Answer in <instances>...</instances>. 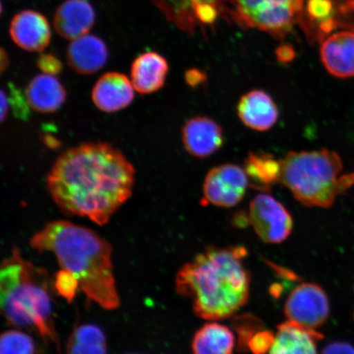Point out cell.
<instances>
[{
  "label": "cell",
  "instance_id": "1",
  "mask_svg": "<svg viewBox=\"0 0 354 354\" xmlns=\"http://www.w3.org/2000/svg\"><path fill=\"white\" fill-rule=\"evenodd\" d=\"M135 183V168L120 150L105 142H87L57 158L46 187L65 214L104 225L131 198Z\"/></svg>",
  "mask_w": 354,
  "mask_h": 354
},
{
  "label": "cell",
  "instance_id": "2",
  "mask_svg": "<svg viewBox=\"0 0 354 354\" xmlns=\"http://www.w3.org/2000/svg\"><path fill=\"white\" fill-rule=\"evenodd\" d=\"M241 245L210 247L183 266L177 293L192 300L194 314L206 321L228 319L249 302L251 274Z\"/></svg>",
  "mask_w": 354,
  "mask_h": 354
},
{
  "label": "cell",
  "instance_id": "3",
  "mask_svg": "<svg viewBox=\"0 0 354 354\" xmlns=\"http://www.w3.org/2000/svg\"><path fill=\"white\" fill-rule=\"evenodd\" d=\"M39 253L51 252L62 269L76 277L86 297L107 310L120 306L111 243L90 228L66 220L50 221L30 238Z\"/></svg>",
  "mask_w": 354,
  "mask_h": 354
},
{
  "label": "cell",
  "instance_id": "4",
  "mask_svg": "<svg viewBox=\"0 0 354 354\" xmlns=\"http://www.w3.org/2000/svg\"><path fill=\"white\" fill-rule=\"evenodd\" d=\"M54 282L46 269L24 258L17 248L0 268L1 312L8 325L33 330L60 348L54 319Z\"/></svg>",
  "mask_w": 354,
  "mask_h": 354
},
{
  "label": "cell",
  "instance_id": "5",
  "mask_svg": "<svg viewBox=\"0 0 354 354\" xmlns=\"http://www.w3.org/2000/svg\"><path fill=\"white\" fill-rule=\"evenodd\" d=\"M343 169L342 158L329 149L290 151L281 159L280 183L301 205L329 209L354 185V172Z\"/></svg>",
  "mask_w": 354,
  "mask_h": 354
},
{
  "label": "cell",
  "instance_id": "6",
  "mask_svg": "<svg viewBox=\"0 0 354 354\" xmlns=\"http://www.w3.org/2000/svg\"><path fill=\"white\" fill-rule=\"evenodd\" d=\"M225 6L239 24L283 37L302 19L304 0H227Z\"/></svg>",
  "mask_w": 354,
  "mask_h": 354
},
{
  "label": "cell",
  "instance_id": "7",
  "mask_svg": "<svg viewBox=\"0 0 354 354\" xmlns=\"http://www.w3.org/2000/svg\"><path fill=\"white\" fill-rule=\"evenodd\" d=\"M250 225L261 241L277 245L287 240L294 227L290 212L269 194H259L251 201Z\"/></svg>",
  "mask_w": 354,
  "mask_h": 354
},
{
  "label": "cell",
  "instance_id": "8",
  "mask_svg": "<svg viewBox=\"0 0 354 354\" xmlns=\"http://www.w3.org/2000/svg\"><path fill=\"white\" fill-rule=\"evenodd\" d=\"M284 313L287 320L317 330L330 317L328 295L317 283H300L288 295Z\"/></svg>",
  "mask_w": 354,
  "mask_h": 354
},
{
  "label": "cell",
  "instance_id": "9",
  "mask_svg": "<svg viewBox=\"0 0 354 354\" xmlns=\"http://www.w3.org/2000/svg\"><path fill=\"white\" fill-rule=\"evenodd\" d=\"M250 187L243 168L227 163L212 168L203 183V205L232 207L240 203Z\"/></svg>",
  "mask_w": 354,
  "mask_h": 354
},
{
  "label": "cell",
  "instance_id": "10",
  "mask_svg": "<svg viewBox=\"0 0 354 354\" xmlns=\"http://www.w3.org/2000/svg\"><path fill=\"white\" fill-rule=\"evenodd\" d=\"M227 0H153L177 28L193 32L198 26L211 25Z\"/></svg>",
  "mask_w": 354,
  "mask_h": 354
},
{
  "label": "cell",
  "instance_id": "11",
  "mask_svg": "<svg viewBox=\"0 0 354 354\" xmlns=\"http://www.w3.org/2000/svg\"><path fill=\"white\" fill-rule=\"evenodd\" d=\"M181 138L187 153L198 158L211 156L224 144L223 131L219 124L202 116L190 118L185 122Z\"/></svg>",
  "mask_w": 354,
  "mask_h": 354
},
{
  "label": "cell",
  "instance_id": "12",
  "mask_svg": "<svg viewBox=\"0 0 354 354\" xmlns=\"http://www.w3.org/2000/svg\"><path fill=\"white\" fill-rule=\"evenodd\" d=\"M321 60L327 72L336 78L354 77V30L331 33L323 39Z\"/></svg>",
  "mask_w": 354,
  "mask_h": 354
},
{
  "label": "cell",
  "instance_id": "13",
  "mask_svg": "<svg viewBox=\"0 0 354 354\" xmlns=\"http://www.w3.org/2000/svg\"><path fill=\"white\" fill-rule=\"evenodd\" d=\"M10 32L13 42L29 52H41L51 41L50 25L46 17L33 10L17 13L11 21Z\"/></svg>",
  "mask_w": 354,
  "mask_h": 354
},
{
  "label": "cell",
  "instance_id": "14",
  "mask_svg": "<svg viewBox=\"0 0 354 354\" xmlns=\"http://www.w3.org/2000/svg\"><path fill=\"white\" fill-rule=\"evenodd\" d=\"M135 91L131 80L125 75L115 72L105 73L93 88V103L102 112L116 113L132 103Z\"/></svg>",
  "mask_w": 354,
  "mask_h": 354
},
{
  "label": "cell",
  "instance_id": "15",
  "mask_svg": "<svg viewBox=\"0 0 354 354\" xmlns=\"http://www.w3.org/2000/svg\"><path fill=\"white\" fill-rule=\"evenodd\" d=\"M241 122L252 130L267 131L277 123L279 110L272 96L263 90H253L243 95L237 105Z\"/></svg>",
  "mask_w": 354,
  "mask_h": 354
},
{
  "label": "cell",
  "instance_id": "16",
  "mask_svg": "<svg viewBox=\"0 0 354 354\" xmlns=\"http://www.w3.org/2000/svg\"><path fill=\"white\" fill-rule=\"evenodd\" d=\"M95 21L94 8L87 0H66L55 12L54 25L62 37L75 39L88 34Z\"/></svg>",
  "mask_w": 354,
  "mask_h": 354
},
{
  "label": "cell",
  "instance_id": "17",
  "mask_svg": "<svg viewBox=\"0 0 354 354\" xmlns=\"http://www.w3.org/2000/svg\"><path fill=\"white\" fill-rule=\"evenodd\" d=\"M322 332L287 320L277 326L275 342L268 354H317Z\"/></svg>",
  "mask_w": 354,
  "mask_h": 354
},
{
  "label": "cell",
  "instance_id": "18",
  "mask_svg": "<svg viewBox=\"0 0 354 354\" xmlns=\"http://www.w3.org/2000/svg\"><path fill=\"white\" fill-rule=\"evenodd\" d=\"M66 57L71 68L75 72L91 75L104 68L109 59V50L100 38L86 34L73 39Z\"/></svg>",
  "mask_w": 354,
  "mask_h": 354
},
{
  "label": "cell",
  "instance_id": "19",
  "mask_svg": "<svg viewBox=\"0 0 354 354\" xmlns=\"http://www.w3.org/2000/svg\"><path fill=\"white\" fill-rule=\"evenodd\" d=\"M169 70L165 57L156 52L144 53L131 65V81L140 95H150L165 86Z\"/></svg>",
  "mask_w": 354,
  "mask_h": 354
},
{
  "label": "cell",
  "instance_id": "20",
  "mask_svg": "<svg viewBox=\"0 0 354 354\" xmlns=\"http://www.w3.org/2000/svg\"><path fill=\"white\" fill-rule=\"evenodd\" d=\"M26 96L33 110L41 113H52L64 105L66 92L56 76L44 73L30 82Z\"/></svg>",
  "mask_w": 354,
  "mask_h": 354
},
{
  "label": "cell",
  "instance_id": "21",
  "mask_svg": "<svg viewBox=\"0 0 354 354\" xmlns=\"http://www.w3.org/2000/svg\"><path fill=\"white\" fill-rule=\"evenodd\" d=\"M236 344V337L228 326L212 321L196 331L192 348L193 354H233Z\"/></svg>",
  "mask_w": 354,
  "mask_h": 354
},
{
  "label": "cell",
  "instance_id": "22",
  "mask_svg": "<svg viewBox=\"0 0 354 354\" xmlns=\"http://www.w3.org/2000/svg\"><path fill=\"white\" fill-rule=\"evenodd\" d=\"M243 169L251 187L268 192L274 184L280 183L281 160L268 153L250 152Z\"/></svg>",
  "mask_w": 354,
  "mask_h": 354
},
{
  "label": "cell",
  "instance_id": "23",
  "mask_svg": "<svg viewBox=\"0 0 354 354\" xmlns=\"http://www.w3.org/2000/svg\"><path fill=\"white\" fill-rule=\"evenodd\" d=\"M107 340L99 326L84 324L71 335L66 354H107Z\"/></svg>",
  "mask_w": 354,
  "mask_h": 354
},
{
  "label": "cell",
  "instance_id": "24",
  "mask_svg": "<svg viewBox=\"0 0 354 354\" xmlns=\"http://www.w3.org/2000/svg\"><path fill=\"white\" fill-rule=\"evenodd\" d=\"M232 327L237 335V348L242 353L249 351H248V344L250 339L257 332L264 328L263 322L258 317L250 313L234 315Z\"/></svg>",
  "mask_w": 354,
  "mask_h": 354
},
{
  "label": "cell",
  "instance_id": "25",
  "mask_svg": "<svg viewBox=\"0 0 354 354\" xmlns=\"http://www.w3.org/2000/svg\"><path fill=\"white\" fill-rule=\"evenodd\" d=\"M34 339L24 331L8 330L0 339V354H35Z\"/></svg>",
  "mask_w": 354,
  "mask_h": 354
},
{
  "label": "cell",
  "instance_id": "26",
  "mask_svg": "<svg viewBox=\"0 0 354 354\" xmlns=\"http://www.w3.org/2000/svg\"><path fill=\"white\" fill-rule=\"evenodd\" d=\"M54 289L62 298L68 303L73 302L78 291L81 290L76 277L66 270L61 269L57 272L54 280Z\"/></svg>",
  "mask_w": 354,
  "mask_h": 354
},
{
  "label": "cell",
  "instance_id": "27",
  "mask_svg": "<svg viewBox=\"0 0 354 354\" xmlns=\"http://www.w3.org/2000/svg\"><path fill=\"white\" fill-rule=\"evenodd\" d=\"M276 333L265 328L253 335L248 344V351L253 354H268L275 342Z\"/></svg>",
  "mask_w": 354,
  "mask_h": 354
},
{
  "label": "cell",
  "instance_id": "28",
  "mask_svg": "<svg viewBox=\"0 0 354 354\" xmlns=\"http://www.w3.org/2000/svg\"><path fill=\"white\" fill-rule=\"evenodd\" d=\"M37 66L43 73L53 75V76H56L63 70L62 62L57 57L50 54H43L39 56Z\"/></svg>",
  "mask_w": 354,
  "mask_h": 354
},
{
  "label": "cell",
  "instance_id": "29",
  "mask_svg": "<svg viewBox=\"0 0 354 354\" xmlns=\"http://www.w3.org/2000/svg\"><path fill=\"white\" fill-rule=\"evenodd\" d=\"M322 354H354V346L345 342H335L327 344Z\"/></svg>",
  "mask_w": 354,
  "mask_h": 354
},
{
  "label": "cell",
  "instance_id": "30",
  "mask_svg": "<svg viewBox=\"0 0 354 354\" xmlns=\"http://www.w3.org/2000/svg\"><path fill=\"white\" fill-rule=\"evenodd\" d=\"M185 79L190 87H197L206 82L207 77L201 71L190 69L185 73Z\"/></svg>",
  "mask_w": 354,
  "mask_h": 354
},
{
  "label": "cell",
  "instance_id": "31",
  "mask_svg": "<svg viewBox=\"0 0 354 354\" xmlns=\"http://www.w3.org/2000/svg\"><path fill=\"white\" fill-rule=\"evenodd\" d=\"M276 55L279 61L287 64L295 59V52L294 48L289 46H282L277 48Z\"/></svg>",
  "mask_w": 354,
  "mask_h": 354
},
{
  "label": "cell",
  "instance_id": "32",
  "mask_svg": "<svg viewBox=\"0 0 354 354\" xmlns=\"http://www.w3.org/2000/svg\"><path fill=\"white\" fill-rule=\"evenodd\" d=\"M232 223L238 228H245L250 225L249 214H236L233 218Z\"/></svg>",
  "mask_w": 354,
  "mask_h": 354
},
{
  "label": "cell",
  "instance_id": "33",
  "mask_svg": "<svg viewBox=\"0 0 354 354\" xmlns=\"http://www.w3.org/2000/svg\"><path fill=\"white\" fill-rule=\"evenodd\" d=\"M344 16H354V0H342Z\"/></svg>",
  "mask_w": 354,
  "mask_h": 354
},
{
  "label": "cell",
  "instance_id": "34",
  "mask_svg": "<svg viewBox=\"0 0 354 354\" xmlns=\"http://www.w3.org/2000/svg\"><path fill=\"white\" fill-rule=\"evenodd\" d=\"M10 99L4 94V91H1V121L3 122L4 119L6 118L8 108H10Z\"/></svg>",
  "mask_w": 354,
  "mask_h": 354
},
{
  "label": "cell",
  "instance_id": "35",
  "mask_svg": "<svg viewBox=\"0 0 354 354\" xmlns=\"http://www.w3.org/2000/svg\"><path fill=\"white\" fill-rule=\"evenodd\" d=\"M353 317H354V316H353Z\"/></svg>",
  "mask_w": 354,
  "mask_h": 354
}]
</instances>
